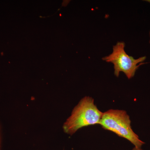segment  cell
<instances>
[{"label": "cell", "instance_id": "1", "mask_svg": "<svg viewBox=\"0 0 150 150\" xmlns=\"http://www.w3.org/2000/svg\"><path fill=\"white\" fill-rule=\"evenodd\" d=\"M103 115V112L95 104L93 98L84 97L75 106L64 123L63 130L65 133L71 136L83 127L99 125Z\"/></svg>", "mask_w": 150, "mask_h": 150}, {"label": "cell", "instance_id": "2", "mask_svg": "<svg viewBox=\"0 0 150 150\" xmlns=\"http://www.w3.org/2000/svg\"><path fill=\"white\" fill-rule=\"evenodd\" d=\"M99 125L128 140L135 147L141 148L145 144L133 131L130 116L125 110L110 109L103 112Z\"/></svg>", "mask_w": 150, "mask_h": 150}, {"label": "cell", "instance_id": "3", "mask_svg": "<svg viewBox=\"0 0 150 150\" xmlns=\"http://www.w3.org/2000/svg\"><path fill=\"white\" fill-rule=\"evenodd\" d=\"M125 43L123 41L118 42L113 46L112 52L108 56L102 58L103 61L108 63H111L114 65V74L118 77L120 73H124L129 79H132L135 76L140 63L144 62L146 56L135 59L132 56H129L125 51Z\"/></svg>", "mask_w": 150, "mask_h": 150}, {"label": "cell", "instance_id": "4", "mask_svg": "<svg viewBox=\"0 0 150 150\" xmlns=\"http://www.w3.org/2000/svg\"><path fill=\"white\" fill-rule=\"evenodd\" d=\"M131 150H142V148H136V147H134V148H133V149H132Z\"/></svg>", "mask_w": 150, "mask_h": 150}, {"label": "cell", "instance_id": "5", "mask_svg": "<svg viewBox=\"0 0 150 150\" xmlns=\"http://www.w3.org/2000/svg\"><path fill=\"white\" fill-rule=\"evenodd\" d=\"M147 1L148 2L150 3V0H147V1Z\"/></svg>", "mask_w": 150, "mask_h": 150}, {"label": "cell", "instance_id": "6", "mask_svg": "<svg viewBox=\"0 0 150 150\" xmlns=\"http://www.w3.org/2000/svg\"><path fill=\"white\" fill-rule=\"evenodd\" d=\"M149 36H150L149 43H150V32H149Z\"/></svg>", "mask_w": 150, "mask_h": 150}]
</instances>
